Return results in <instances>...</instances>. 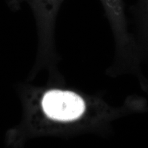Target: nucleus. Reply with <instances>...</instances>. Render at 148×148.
<instances>
[{"label": "nucleus", "mask_w": 148, "mask_h": 148, "mask_svg": "<svg viewBox=\"0 0 148 148\" xmlns=\"http://www.w3.org/2000/svg\"><path fill=\"white\" fill-rule=\"evenodd\" d=\"M35 114L42 121L69 123L84 115L86 109L84 99L71 90L49 88L42 90L35 104Z\"/></svg>", "instance_id": "obj_1"}, {"label": "nucleus", "mask_w": 148, "mask_h": 148, "mask_svg": "<svg viewBox=\"0 0 148 148\" xmlns=\"http://www.w3.org/2000/svg\"><path fill=\"white\" fill-rule=\"evenodd\" d=\"M106 7L109 15L115 23L119 24L123 21L121 0H101Z\"/></svg>", "instance_id": "obj_2"}, {"label": "nucleus", "mask_w": 148, "mask_h": 148, "mask_svg": "<svg viewBox=\"0 0 148 148\" xmlns=\"http://www.w3.org/2000/svg\"><path fill=\"white\" fill-rule=\"evenodd\" d=\"M40 6L44 8V12L48 18L53 17L61 0H36Z\"/></svg>", "instance_id": "obj_3"}]
</instances>
